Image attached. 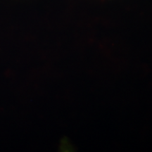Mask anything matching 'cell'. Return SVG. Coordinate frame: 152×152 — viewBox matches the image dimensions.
Returning a JSON list of instances; mask_svg holds the SVG:
<instances>
[]
</instances>
